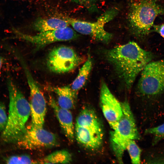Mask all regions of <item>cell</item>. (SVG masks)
<instances>
[{"instance_id": "1", "label": "cell", "mask_w": 164, "mask_h": 164, "mask_svg": "<svg viewBox=\"0 0 164 164\" xmlns=\"http://www.w3.org/2000/svg\"><path fill=\"white\" fill-rule=\"evenodd\" d=\"M103 52L105 59L113 67L127 90L131 88L137 76L153 58L152 53L142 49L134 41Z\"/></svg>"}, {"instance_id": "2", "label": "cell", "mask_w": 164, "mask_h": 164, "mask_svg": "<svg viewBox=\"0 0 164 164\" xmlns=\"http://www.w3.org/2000/svg\"><path fill=\"white\" fill-rule=\"evenodd\" d=\"M9 100V114L2 138L7 143L18 142L27 130L26 125L31 114L29 103L8 77L6 81Z\"/></svg>"}, {"instance_id": "3", "label": "cell", "mask_w": 164, "mask_h": 164, "mask_svg": "<svg viewBox=\"0 0 164 164\" xmlns=\"http://www.w3.org/2000/svg\"><path fill=\"white\" fill-rule=\"evenodd\" d=\"M164 10L155 0H132L128 18L135 35L143 37L151 31L154 21Z\"/></svg>"}, {"instance_id": "4", "label": "cell", "mask_w": 164, "mask_h": 164, "mask_svg": "<svg viewBox=\"0 0 164 164\" xmlns=\"http://www.w3.org/2000/svg\"><path fill=\"white\" fill-rule=\"evenodd\" d=\"M121 104L122 115L116 128L111 132V137L113 150L120 163H122V157L128 141L140 138L129 103L125 101Z\"/></svg>"}, {"instance_id": "5", "label": "cell", "mask_w": 164, "mask_h": 164, "mask_svg": "<svg viewBox=\"0 0 164 164\" xmlns=\"http://www.w3.org/2000/svg\"><path fill=\"white\" fill-rule=\"evenodd\" d=\"M118 13L117 9H111L105 12L96 21L93 22L84 21L69 17L62 18L67 21L77 32L89 36L95 40L107 43L111 39L112 35L105 31L104 26L112 20Z\"/></svg>"}, {"instance_id": "6", "label": "cell", "mask_w": 164, "mask_h": 164, "mask_svg": "<svg viewBox=\"0 0 164 164\" xmlns=\"http://www.w3.org/2000/svg\"><path fill=\"white\" fill-rule=\"evenodd\" d=\"M138 92L147 97H155L164 92V59L151 61L141 72Z\"/></svg>"}, {"instance_id": "7", "label": "cell", "mask_w": 164, "mask_h": 164, "mask_svg": "<svg viewBox=\"0 0 164 164\" xmlns=\"http://www.w3.org/2000/svg\"><path fill=\"white\" fill-rule=\"evenodd\" d=\"M82 60V57L72 48L62 46L55 47L50 51L46 63L50 71L60 74L74 70Z\"/></svg>"}, {"instance_id": "8", "label": "cell", "mask_w": 164, "mask_h": 164, "mask_svg": "<svg viewBox=\"0 0 164 164\" xmlns=\"http://www.w3.org/2000/svg\"><path fill=\"white\" fill-rule=\"evenodd\" d=\"M30 90L31 127L43 128L46 112L44 96L25 61L21 63Z\"/></svg>"}, {"instance_id": "9", "label": "cell", "mask_w": 164, "mask_h": 164, "mask_svg": "<svg viewBox=\"0 0 164 164\" xmlns=\"http://www.w3.org/2000/svg\"><path fill=\"white\" fill-rule=\"evenodd\" d=\"M15 37L30 43L38 50L53 43L74 39L78 36L73 29L67 27L53 30L39 32L35 35L23 33L18 30L12 29Z\"/></svg>"}, {"instance_id": "10", "label": "cell", "mask_w": 164, "mask_h": 164, "mask_svg": "<svg viewBox=\"0 0 164 164\" xmlns=\"http://www.w3.org/2000/svg\"><path fill=\"white\" fill-rule=\"evenodd\" d=\"M58 142L56 135L43 127H31L17 143L22 148L33 150L54 146Z\"/></svg>"}, {"instance_id": "11", "label": "cell", "mask_w": 164, "mask_h": 164, "mask_svg": "<svg viewBox=\"0 0 164 164\" xmlns=\"http://www.w3.org/2000/svg\"><path fill=\"white\" fill-rule=\"evenodd\" d=\"M100 103L104 116L111 128L114 129L122 115L121 103L111 93L104 81L101 84Z\"/></svg>"}, {"instance_id": "12", "label": "cell", "mask_w": 164, "mask_h": 164, "mask_svg": "<svg viewBox=\"0 0 164 164\" xmlns=\"http://www.w3.org/2000/svg\"><path fill=\"white\" fill-rule=\"evenodd\" d=\"M49 103L53 108L65 135L70 142L74 137V127L72 114L69 110L60 107L54 98L49 97Z\"/></svg>"}, {"instance_id": "13", "label": "cell", "mask_w": 164, "mask_h": 164, "mask_svg": "<svg viewBox=\"0 0 164 164\" xmlns=\"http://www.w3.org/2000/svg\"><path fill=\"white\" fill-rule=\"evenodd\" d=\"M75 132L78 142L87 149H96L102 144L103 134L91 129L76 125Z\"/></svg>"}, {"instance_id": "14", "label": "cell", "mask_w": 164, "mask_h": 164, "mask_svg": "<svg viewBox=\"0 0 164 164\" xmlns=\"http://www.w3.org/2000/svg\"><path fill=\"white\" fill-rule=\"evenodd\" d=\"M76 125L103 134L101 123L94 111L91 109L86 108L80 112L77 118Z\"/></svg>"}, {"instance_id": "15", "label": "cell", "mask_w": 164, "mask_h": 164, "mask_svg": "<svg viewBox=\"0 0 164 164\" xmlns=\"http://www.w3.org/2000/svg\"><path fill=\"white\" fill-rule=\"evenodd\" d=\"M50 89L56 95V102L60 107L69 110L73 108L77 94L72 90L70 86L51 87Z\"/></svg>"}, {"instance_id": "16", "label": "cell", "mask_w": 164, "mask_h": 164, "mask_svg": "<svg viewBox=\"0 0 164 164\" xmlns=\"http://www.w3.org/2000/svg\"><path fill=\"white\" fill-rule=\"evenodd\" d=\"M70 24L65 19L58 17L39 18L33 22V29L39 32L63 28L69 26Z\"/></svg>"}, {"instance_id": "17", "label": "cell", "mask_w": 164, "mask_h": 164, "mask_svg": "<svg viewBox=\"0 0 164 164\" xmlns=\"http://www.w3.org/2000/svg\"><path fill=\"white\" fill-rule=\"evenodd\" d=\"M92 67V60L91 56L88 55L86 61L80 69L76 77L70 86L72 90L76 94L86 83Z\"/></svg>"}, {"instance_id": "18", "label": "cell", "mask_w": 164, "mask_h": 164, "mask_svg": "<svg viewBox=\"0 0 164 164\" xmlns=\"http://www.w3.org/2000/svg\"><path fill=\"white\" fill-rule=\"evenodd\" d=\"M72 161L71 154L67 151H57L37 161L38 164H68Z\"/></svg>"}, {"instance_id": "19", "label": "cell", "mask_w": 164, "mask_h": 164, "mask_svg": "<svg viewBox=\"0 0 164 164\" xmlns=\"http://www.w3.org/2000/svg\"><path fill=\"white\" fill-rule=\"evenodd\" d=\"M126 149L129 154L132 163L134 164H140L142 150L134 140L130 139L128 141Z\"/></svg>"}, {"instance_id": "20", "label": "cell", "mask_w": 164, "mask_h": 164, "mask_svg": "<svg viewBox=\"0 0 164 164\" xmlns=\"http://www.w3.org/2000/svg\"><path fill=\"white\" fill-rule=\"evenodd\" d=\"M145 133L146 134L152 135V144H156L164 138V123L157 126L146 129Z\"/></svg>"}, {"instance_id": "21", "label": "cell", "mask_w": 164, "mask_h": 164, "mask_svg": "<svg viewBox=\"0 0 164 164\" xmlns=\"http://www.w3.org/2000/svg\"><path fill=\"white\" fill-rule=\"evenodd\" d=\"M9 164H36L37 161L33 160L29 156L26 155H13L6 159Z\"/></svg>"}, {"instance_id": "22", "label": "cell", "mask_w": 164, "mask_h": 164, "mask_svg": "<svg viewBox=\"0 0 164 164\" xmlns=\"http://www.w3.org/2000/svg\"><path fill=\"white\" fill-rule=\"evenodd\" d=\"M8 117L4 104L0 101V131H3L6 126Z\"/></svg>"}, {"instance_id": "23", "label": "cell", "mask_w": 164, "mask_h": 164, "mask_svg": "<svg viewBox=\"0 0 164 164\" xmlns=\"http://www.w3.org/2000/svg\"><path fill=\"white\" fill-rule=\"evenodd\" d=\"M94 0H72L74 2L81 5H88L93 2Z\"/></svg>"}, {"instance_id": "24", "label": "cell", "mask_w": 164, "mask_h": 164, "mask_svg": "<svg viewBox=\"0 0 164 164\" xmlns=\"http://www.w3.org/2000/svg\"><path fill=\"white\" fill-rule=\"evenodd\" d=\"M6 61V59L0 54V72L1 71Z\"/></svg>"}]
</instances>
